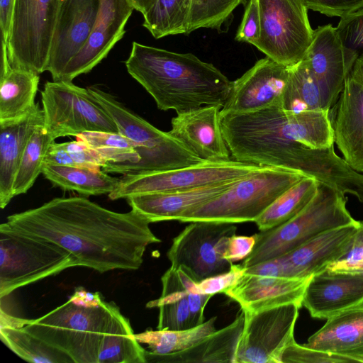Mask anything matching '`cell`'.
Instances as JSON below:
<instances>
[{
  "instance_id": "obj_10",
  "label": "cell",
  "mask_w": 363,
  "mask_h": 363,
  "mask_svg": "<svg viewBox=\"0 0 363 363\" xmlns=\"http://www.w3.org/2000/svg\"><path fill=\"white\" fill-rule=\"evenodd\" d=\"M41 96L44 128L54 140L86 131L119 133L113 118L88 89L72 82H47Z\"/></svg>"
},
{
  "instance_id": "obj_43",
  "label": "cell",
  "mask_w": 363,
  "mask_h": 363,
  "mask_svg": "<svg viewBox=\"0 0 363 363\" xmlns=\"http://www.w3.org/2000/svg\"><path fill=\"white\" fill-rule=\"evenodd\" d=\"M261 31V20L259 0H248L242 21L237 30L235 39L241 43L255 45L258 41Z\"/></svg>"
},
{
  "instance_id": "obj_22",
  "label": "cell",
  "mask_w": 363,
  "mask_h": 363,
  "mask_svg": "<svg viewBox=\"0 0 363 363\" xmlns=\"http://www.w3.org/2000/svg\"><path fill=\"white\" fill-rule=\"evenodd\" d=\"M331 121L334 144L353 170L363 174V82L350 74Z\"/></svg>"
},
{
  "instance_id": "obj_31",
  "label": "cell",
  "mask_w": 363,
  "mask_h": 363,
  "mask_svg": "<svg viewBox=\"0 0 363 363\" xmlns=\"http://www.w3.org/2000/svg\"><path fill=\"white\" fill-rule=\"evenodd\" d=\"M145 352L118 308L101 340L97 363H146Z\"/></svg>"
},
{
  "instance_id": "obj_16",
  "label": "cell",
  "mask_w": 363,
  "mask_h": 363,
  "mask_svg": "<svg viewBox=\"0 0 363 363\" xmlns=\"http://www.w3.org/2000/svg\"><path fill=\"white\" fill-rule=\"evenodd\" d=\"M133 9L130 0H99L90 35L84 48L68 63L60 81L72 82L99 64L124 35L125 26Z\"/></svg>"
},
{
  "instance_id": "obj_20",
  "label": "cell",
  "mask_w": 363,
  "mask_h": 363,
  "mask_svg": "<svg viewBox=\"0 0 363 363\" xmlns=\"http://www.w3.org/2000/svg\"><path fill=\"white\" fill-rule=\"evenodd\" d=\"M219 106H203L178 113L168 132L175 140L203 161L230 160L220 125Z\"/></svg>"
},
{
  "instance_id": "obj_9",
  "label": "cell",
  "mask_w": 363,
  "mask_h": 363,
  "mask_svg": "<svg viewBox=\"0 0 363 363\" xmlns=\"http://www.w3.org/2000/svg\"><path fill=\"white\" fill-rule=\"evenodd\" d=\"M61 2L16 0L6 43L12 67L46 71Z\"/></svg>"
},
{
  "instance_id": "obj_32",
  "label": "cell",
  "mask_w": 363,
  "mask_h": 363,
  "mask_svg": "<svg viewBox=\"0 0 363 363\" xmlns=\"http://www.w3.org/2000/svg\"><path fill=\"white\" fill-rule=\"evenodd\" d=\"M281 106L293 112L330 111L318 84L302 60L289 67Z\"/></svg>"
},
{
  "instance_id": "obj_39",
  "label": "cell",
  "mask_w": 363,
  "mask_h": 363,
  "mask_svg": "<svg viewBox=\"0 0 363 363\" xmlns=\"http://www.w3.org/2000/svg\"><path fill=\"white\" fill-rule=\"evenodd\" d=\"M246 4L247 0H192L188 35L200 28L220 30L234 10Z\"/></svg>"
},
{
  "instance_id": "obj_8",
  "label": "cell",
  "mask_w": 363,
  "mask_h": 363,
  "mask_svg": "<svg viewBox=\"0 0 363 363\" xmlns=\"http://www.w3.org/2000/svg\"><path fill=\"white\" fill-rule=\"evenodd\" d=\"M68 251L7 222L0 225V298L66 269L79 267Z\"/></svg>"
},
{
  "instance_id": "obj_49",
  "label": "cell",
  "mask_w": 363,
  "mask_h": 363,
  "mask_svg": "<svg viewBox=\"0 0 363 363\" xmlns=\"http://www.w3.org/2000/svg\"><path fill=\"white\" fill-rule=\"evenodd\" d=\"M69 300L75 305L85 308L96 307L103 301L99 292H89L81 286L75 289Z\"/></svg>"
},
{
  "instance_id": "obj_42",
  "label": "cell",
  "mask_w": 363,
  "mask_h": 363,
  "mask_svg": "<svg viewBox=\"0 0 363 363\" xmlns=\"http://www.w3.org/2000/svg\"><path fill=\"white\" fill-rule=\"evenodd\" d=\"M335 28L345 48L363 53V6L340 17Z\"/></svg>"
},
{
  "instance_id": "obj_19",
  "label": "cell",
  "mask_w": 363,
  "mask_h": 363,
  "mask_svg": "<svg viewBox=\"0 0 363 363\" xmlns=\"http://www.w3.org/2000/svg\"><path fill=\"white\" fill-rule=\"evenodd\" d=\"M363 304V272L325 268L308 280L301 301L311 317L328 319Z\"/></svg>"
},
{
  "instance_id": "obj_34",
  "label": "cell",
  "mask_w": 363,
  "mask_h": 363,
  "mask_svg": "<svg viewBox=\"0 0 363 363\" xmlns=\"http://www.w3.org/2000/svg\"><path fill=\"white\" fill-rule=\"evenodd\" d=\"M192 0H156L143 15V26L156 39L188 35Z\"/></svg>"
},
{
  "instance_id": "obj_35",
  "label": "cell",
  "mask_w": 363,
  "mask_h": 363,
  "mask_svg": "<svg viewBox=\"0 0 363 363\" xmlns=\"http://www.w3.org/2000/svg\"><path fill=\"white\" fill-rule=\"evenodd\" d=\"M4 344L21 359L33 363H74L65 352L25 330L23 328H0Z\"/></svg>"
},
{
  "instance_id": "obj_2",
  "label": "cell",
  "mask_w": 363,
  "mask_h": 363,
  "mask_svg": "<svg viewBox=\"0 0 363 363\" xmlns=\"http://www.w3.org/2000/svg\"><path fill=\"white\" fill-rule=\"evenodd\" d=\"M220 125L233 160L300 173L332 186L343 160L334 150L309 146L315 124L307 111L284 110L279 104L247 113H220Z\"/></svg>"
},
{
  "instance_id": "obj_47",
  "label": "cell",
  "mask_w": 363,
  "mask_h": 363,
  "mask_svg": "<svg viewBox=\"0 0 363 363\" xmlns=\"http://www.w3.org/2000/svg\"><path fill=\"white\" fill-rule=\"evenodd\" d=\"M256 243V235L251 236L237 235L230 237L223 258L234 263L244 260L252 251Z\"/></svg>"
},
{
  "instance_id": "obj_24",
  "label": "cell",
  "mask_w": 363,
  "mask_h": 363,
  "mask_svg": "<svg viewBox=\"0 0 363 363\" xmlns=\"http://www.w3.org/2000/svg\"><path fill=\"white\" fill-rule=\"evenodd\" d=\"M233 182L184 191L139 194L126 200L132 210L150 223L179 220L184 215L220 194Z\"/></svg>"
},
{
  "instance_id": "obj_36",
  "label": "cell",
  "mask_w": 363,
  "mask_h": 363,
  "mask_svg": "<svg viewBox=\"0 0 363 363\" xmlns=\"http://www.w3.org/2000/svg\"><path fill=\"white\" fill-rule=\"evenodd\" d=\"M216 320L215 316L186 330H146L135 336L138 342L147 345L150 352L167 354L186 349L216 331Z\"/></svg>"
},
{
  "instance_id": "obj_17",
  "label": "cell",
  "mask_w": 363,
  "mask_h": 363,
  "mask_svg": "<svg viewBox=\"0 0 363 363\" xmlns=\"http://www.w3.org/2000/svg\"><path fill=\"white\" fill-rule=\"evenodd\" d=\"M99 0H62L46 71L60 81L68 63L86 44L94 27Z\"/></svg>"
},
{
  "instance_id": "obj_51",
  "label": "cell",
  "mask_w": 363,
  "mask_h": 363,
  "mask_svg": "<svg viewBox=\"0 0 363 363\" xmlns=\"http://www.w3.org/2000/svg\"><path fill=\"white\" fill-rule=\"evenodd\" d=\"M31 319L16 318L1 309L0 328H23L28 325Z\"/></svg>"
},
{
  "instance_id": "obj_3",
  "label": "cell",
  "mask_w": 363,
  "mask_h": 363,
  "mask_svg": "<svg viewBox=\"0 0 363 363\" xmlns=\"http://www.w3.org/2000/svg\"><path fill=\"white\" fill-rule=\"evenodd\" d=\"M125 65L129 74L162 111L177 114L228 100L233 82L213 64L191 53H179L133 42Z\"/></svg>"
},
{
  "instance_id": "obj_12",
  "label": "cell",
  "mask_w": 363,
  "mask_h": 363,
  "mask_svg": "<svg viewBox=\"0 0 363 363\" xmlns=\"http://www.w3.org/2000/svg\"><path fill=\"white\" fill-rule=\"evenodd\" d=\"M261 31L254 45L267 57L286 67L300 62L313 30L303 0H259Z\"/></svg>"
},
{
  "instance_id": "obj_18",
  "label": "cell",
  "mask_w": 363,
  "mask_h": 363,
  "mask_svg": "<svg viewBox=\"0 0 363 363\" xmlns=\"http://www.w3.org/2000/svg\"><path fill=\"white\" fill-rule=\"evenodd\" d=\"M289 67L269 57L257 61L233 82L230 94L220 113H247L273 104L281 105Z\"/></svg>"
},
{
  "instance_id": "obj_1",
  "label": "cell",
  "mask_w": 363,
  "mask_h": 363,
  "mask_svg": "<svg viewBox=\"0 0 363 363\" xmlns=\"http://www.w3.org/2000/svg\"><path fill=\"white\" fill-rule=\"evenodd\" d=\"M11 225L60 246L80 267L100 273L136 270L148 245L161 242L150 222L131 209L105 208L83 196L55 198L7 217Z\"/></svg>"
},
{
  "instance_id": "obj_45",
  "label": "cell",
  "mask_w": 363,
  "mask_h": 363,
  "mask_svg": "<svg viewBox=\"0 0 363 363\" xmlns=\"http://www.w3.org/2000/svg\"><path fill=\"white\" fill-rule=\"evenodd\" d=\"M62 145L78 166L101 169L106 162L96 150L89 147L82 140L76 139L62 143Z\"/></svg>"
},
{
  "instance_id": "obj_50",
  "label": "cell",
  "mask_w": 363,
  "mask_h": 363,
  "mask_svg": "<svg viewBox=\"0 0 363 363\" xmlns=\"http://www.w3.org/2000/svg\"><path fill=\"white\" fill-rule=\"evenodd\" d=\"M16 0H0L1 42L7 43Z\"/></svg>"
},
{
  "instance_id": "obj_25",
  "label": "cell",
  "mask_w": 363,
  "mask_h": 363,
  "mask_svg": "<svg viewBox=\"0 0 363 363\" xmlns=\"http://www.w3.org/2000/svg\"><path fill=\"white\" fill-rule=\"evenodd\" d=\"M244 321L245 313L240 309L231 323L186 349L167 354H157L145 350L146 363H234Z\"/></svg>"
},
{
  "instance_id": "obj_26",
  "label": "cell",
  "mask_w": 363,
  "mask_h": 363,
  "mask_svg": "<svg viewBox=\"0 0 363 363\" xmlns=\"http://www.w3.org/2000/svg\"><path fill=\"white\" fill-rule=\"evenodd\" d=\"M44 125V113L38 104L28 115L18 120L0 123V207L4 208L13 195V184L28 141Z\"/></svg>"
},
{
  "instance_id": "obj_30",
  "label": "cell",
  "mask_w": 363,
  "mask_h": 363,
  "mask_svg": "<svg viewBox=\"0 0 363 363\" xmlns=\"http://www.w3.org/2000/svg\"><path fill=\"white\" fill-rule=\"evenodd\" d=\"M42 174L53 185L84 196L109 194L120 183L101 169L44 163Z\"/></svg>"
},
{
  "instance_id": "obj_48",
  "label": "cell",
  "mask_w": 363,
  "mask_h": 363,
  "mask_svg": "<svg viewBox=\"0 0 363 363\" xmlns=\"http://www.w3.org/2000/svg\"><path fill=\"white\" fill-rule=\"evenodd\" d=\"M45 163L55 165L78 166L62 143H55V141L50 145L47 151Z\"/></svg>"
},
{
  "instance_id": "obj_13",
  "label": "cell",
  "mask_w": 363,
  "mask_h": 363,
  "mask_svg": "<svg viewBox=\"0 0 363 363\" xmlns=\"http://www.w3.org/2000/svg\"><path fill=\"white\" fill-rule=\"evenodd\" d=\"M236 232L235 223L190 222L173 239L167 253L171 267L182 269L196 282L228 271L233 263L223 255Z\"/></svg>"
},
{
  "instance_id": "obj_4",
  "label": "cell",
  "mask_w": 363,
  "mask_h": 363,
  "mask_svg": "<svg viewBox=\"0 0 363 363\" xmlns=\"http://www.w3.org/2000/svg\"><path fill=\"white\" fill-rule=\"evenodd\" d=\"M89 91L116 123L119 133L138 145L137 162H106L101 169L107 173L133 174L185 167L204 162L175 140L136 115L111 94L96 87Z\"/></svg>"
},
{
  "instance_id": "obj_38",
  "label": "cell",
  "mask_w": 363,
  "mask_h": 363,
  "mask_svg": "<svg viewBox=\"0 0 363 363\" xmlns=\"http://www.w3.org/2000/svg\"><path fill=\"white\" fill-rule=\"evenodd\" d=\"M75 137L96 150L106 162L135 163L140 160L138 145L121 133L86 131Z\"/></svg>"
},
{
  "instance_id": "obj_27",
  "label": "cell",
  "mask_w": 363,
  "mask_h": 363,
  "mask_svg": "<svg viewBox=\"0 0 363 363\" xmlns=\"http://www.w3.org/2000/svg\"><path fill=\"white\" fill-rule=\"evenodd\" d=\"M304 345L363 363V304L328 318Z\"/></svg>"
},
{
  "instance_id": "obj_37",
  "label": "cell",
  "mask_w": 363,
  "mask_h": 363,
  "mask_svg": "<svg viewBox=\"0 0 363 363\" xmlns=\"http://www.w3.org/2000/svg\"><path fill=\"white\" fill-rule=\"evenodd\" d=\"M54 141L44 125L34 130L28 141L14 177L13 196L26 193L33 185L42 173L47 151Z\"/></svg>"
},
{
  "instance_id": "obj_6",
  "label": "cell",
  "mask_w": 363,
  "mask_h": 363,
  "mask_svg": "<svg viewBox=\"0 0 363 363\" xmlns=\"http://www.w3.org/2000/svg\"><path fill=\"white\" fill-rule=\"evenodd\" d=\"M118 309L113 302L85 308L68 300L23 328L65 352L74 363H97L101 340Z\"/></svg>"
},
{
  "instance_id": "obj_40",
  "label": "cell",
  "mask_w": 363,
  "mask_h": 363,
  "mask_svg": "<svg viewBox=\"0 0 363 363\" xmlns=\"http://www.w3.org/2000/svg\"><path fill=\"white\" fill-rule=\"evenodd\" d=\"M245 272L246 267L242 264H233L230 269L225 272L211 276L199 282L187 277L184 284L189 292L213 296L216 294H225L239 281Z\"/></svg>"
},
{
  "instance_id": "obj_11",
  "label": "cell",
  "mask_w": 363,
  "mask_h": 363,
  "mask_svg": "<svg viewBox=\"0 0 363 363\" xmlns=\"http://www.w3.org/2000/svg\"><path fill=\"white\" fill-rule=\"evenodd\" d=\"M263 166L235 160L204 161L174 169L124 174L108 196L111 200L151 193L189 190L240 179Z\"/></svg>"
},
{
  "instance_id": "obj_23",
  "label": "cell",
  "mask_w": 363,
  "mask_h": 363,
  "mask_svg": "<svg viewBox=\"0 0 363 363\" xmlns=\"http://www.w3.org/2000/svg\"><path fill=\"white\" fill-rule=\"evenodd\" d=\"M308 279L262 276L245 272L224 294L245 312H256L301 301Z\"/></svg>"
},
{
  "instance_id": "obj_44",
  "label": "cell",
  "mask_w": 363,
  "mask_h": 363,
  "mask_svg": "<svg viewBox=\"0 0 363 363\" xmlns=\"http://www.w3.org/2000/svg\"><path fill=\"white\" fill-rule=\"evenodd\" d=\"M326 268L332 271L363 272V221L359 226L348 251Z\"/></svg>"
},
{
  "instance_id": "obj_5",
  "label": "cell",
  "mask_w": 363,
  "mask_h": 363,
  "mask_svg": "<svg viewBox=\"0 0 363 363\" xmlns=\"http://www.w3.org/2000/svg\"><path fill=\"white\" fill-rule=\"evenodd\" d=\"M347 200L340 191L318 182L315 196L298 214L255 233V245L242 264L247 268L281 256L326 231L355 223L346 207Z\"/></svg>"
},
{
  "instance_id": "obj_28",
  "label": "cell",
  "mask_w": 363,
  "mask_h": 363,
  "mask_svg": "<svg viewBox=\"0 0 363 363\" xmlns=\"http://www.w3.org/2000/svg\"><path fill=\"white\" fill-rule=\"evenodd\" d=\"M0 123L18 120L36 107L39 74L26 69L10 67L1 71Z\"/></svg>"
},
{
  "instance_id": "obj_29",
  "label": "cell",
  "mask_w": 363,
  "mask_h": 363,
  "mask_svg": "<svg viewBox=\"0 0 363 363\" xmlns=\"http://www.w3.org/2000/svg\"><path fill=\"white\" fill-rule=\"evenodd\" d=\"M160 298L149 301L147 308H158V330H186L195 325L189 303V291L177 269L170 267L161 277Z\"/></svg>"
},
{
  "instance_id": "obj_52",
  "label": "cell",
  "mask_w": 363,
  "mask_h": 363,
  "mask_svg": "<svg viewBox=\"0 0 363 363\" xmlns=\"http://www.w3.org/2000/svg\"><path fill=\"white\" fill-rule=\"evenodd\" d=\"M350 74L363 82V53L357 57Z\"/></svg>"
},
{
  "instance_id": "obj_14",
  "label": "cell",
  "mask_w": 363,
  "mask_h": 363,
  "mask_svg": "<svg viewBox=\"0 0 363 363\" xmlns=\"http://www.w3.org/2000/svg\"><path fill=\"white\" fill-rule=\"evenodd\" d=\"M301 307L291 303L256 312L243 311L245 321L234 363H281L284 350L295 341Z\"/></svg>"
},
{
  "instance_id": "obj_41",
  "label": "cell",
  "mask_w": 363,
  "mask_h": 363,
  "mask_svg": "<svg viewBox=\"0 0 363 363\" xmlns=\"http://www.w3.org/2000/svg\"><path fill=\"white\" fill-rule=\"evenodd\" d=\"M354 363V359L299 345L296 340L284 350L281 363Z\"/></svg>"
},
{
  "instance_id": "obj_7",
  "label": "cell",
  "mask_w": 363,
  "mask_h": 363,
  "mask_svg": "<svg viewBox=\"0 0 363 363\" xmlns=\"http://www.w3.org/2000/svg\"><path fill=\"white\" fill-rule=\"evenodd\" d=\"M303 177H306L295 172L262 167L234 182L225 191L184 215L179 221L255 222L279 196Z\"/></svg>"
},
{
  "instance_id": "obj_21",
  "label": "cell",
  "mask_w": 363,
  "mask_h": 363,
  "mask_svg": "<svg viewBox=\"0 0 363 363\" xmlns=\"http://www.w3.org/2000/svg\"><path fill=\"white\" fill-rule=\"evenodd\" d=\"M359 221L326 231L296 249L277 257L283 277L309 279L325 269L350 248Z\"/></svg>"
},
{
  "instance_id": "obj_46",
  "label": "cell",
  "mask_w": 363,
  "mask_h": 363,
  "mask_svg": "<svg viewBox=\"0 0 363 363\" xmlns=\"http://www.w3.org/2000/svg\"><path fill=\"white\" fill-rule=\"evenodd\" d=\"M308 9L342 17L363 6V0H303Z\"/></svg>"
},
{
  "instance_id": "obj_15",
  "label": "cell",
  "mask_w": 363,
  "mask_h": 363,
  "mask_svg": "<svg viewBox=\"0 0 363 363\" xmlns=\"http://www.w3.org/2000/svg\"><path fill=\"white\" fill-rule=\"evenodd\" d=\"M358 55L345 48L330 24L313 30L302 60L318 84L330 108L340 94Z\"/></svg>"
},
{
  "instance_id": "obj_33",
  "label": "cell",
  "mask_w": 363,
  "mask_h": 363,
  "mask_svg": "<svg viewBox=\"0 0 363 363\" xmlns=\"http://www.w3.org/2000/svg\"><path fill=\"white\" fill-rule=\"evenodd\" d=\"M318 182L303 177L279 196L255 221L259 231L280 225L298 214L311 201Z\"/></svg>"
},
{
  "instance_id": "obj_53",
  "label": "cell",
  "mask_w": 363,
  "mask_h": 363,
  "mask_svg": "<svg viewBox=\"0 0 363 363\" xmlns=\"http://www.w3.org/2000/svg\"><path fill=\"white\" fill-rule=\"evenodd\" d=\"M135 10L143 15L152 6L156 0H130Z\"/></svg>"
}]
</instances>
